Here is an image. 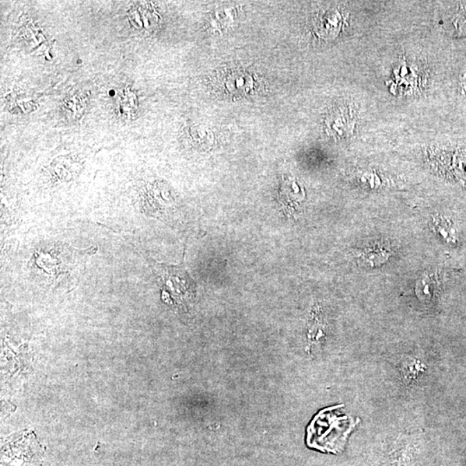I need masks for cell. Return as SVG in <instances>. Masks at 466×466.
<instances>
[{
    "instance_id": "5",
    "label": "cell",
    "mask_w": 466,
    "mask_h": 466,
    "mask_svg": "<svg viewBox=\"0 0 466 466\" xmlns=\"http://www.w3.org/2000/svg\"><path fill=\"white\" fill-rule=\"evenodd\" d=\"M226 87L229 92L233 93H247L253 89L254 80L247 72L233 71L226 79Z\"/></svg>"
},
{
    "instance_id": "6",
    "label": "cell",
    "mask_w": 466,
    "mask_h": 466,
    "mask_svg": "<svg viewBox=\"0 0 466 466\" xmlns=\"http://www.w3.org/2000/svg\"><path fill=\"white\" fill-rule=\"evenodd\" d=\"M388 256L390 254L384 247H381L380 245H373V247L364 249L359 255V258L364 265L376 267V266L384 264Z\"/></svg>"
},
{
    "instance_id": "2",
    "label": "cell",
    "mask_w": 466,
    "mask_h": 466,
    "mask_svg": "<svg viewBox=\"0 0 466 466\" xmlns=\"http://www.w3.org/2000/svg\"><path fill=\"white\" fill-rule=\"evenodd\" d=\"M154 266L159 273L164 294H169L178 303L190 299L194 294V282L183 265L169 266L155 262Z\"/></svg>"
},
{
    "instance_id": "8",
    "label": "cell",
    "mask_w": 466,
    "mask_h": 466,
    "mask_svg": "<svg viewBox=\"0 0 466 466\" xmlns=\"http://www.w3.org/2000/svg\"><path fill=\"white\" fill-rule=\"evenodd\" d=\"M143 17H146V13H145V14H143ZM143 21H146L145 17H143Z\"/></svg>"
},
{
    "instance_id": "4",
    "label": "cell",
    "mask_w": 466,
    "mask_h": 466,
    "mask_svg": "<svg viewBox=\"0 0 466 466\" xmlns=\"http://www.w3.org/2000/svg\"><path fill=\"white\" fill-rule=\"evenodd\" d=\"M427 367L418 357H406L401 364V377L406 385H412L422 378Z\"/></svg>"
},
{
    "instance_id": "3",
    "label": "cell",
    "mask_w": 466,
    "mask_h": 466,
    "mask_svg": "<svg viewBox=\"0 0 466 466\" xmlns=\"http://www.w3.org/2000/svg\"><path fill=\"white\" fill-rule=\"evenodd\" d=\"M354 123L352 114L349 109L339 108L336 109L328 119V126L337 136H346L352 131Z\"/></svg>"
},
{
    "instance_id": "7",
    "label": "cell",
    "mask_w": 466,
    "mask_h": 466,
    "mask_svg": "<svg viewBox=\"0 0 466 466\" xmlns=\"http://www.w3.org/2000/svg\"><path fill=\"white\" fill-rule=\"evenodd\" d=\"M415 292L420 301H429L434 292L433 280L429 275L422 276L416 283Z\"/></svg>"
},
{
    "instance_id": "1",
    "label": "cell",
    "mask_w": 466,
    "mask_h": 466,
    "mask_svg": "<svg viewBox=\"0 0 466 466\" xmlns=\"http://www.w3.org/2000/svg\"><path fill=\"white\" fill-rule=\"evenodd\" d=\"M334 409L322 410L314 417L307 429L308 447L335 454L344 450L346 440L359 420L354 422L348 416L334 415Z\"/></svg>"
}]
</instances>
